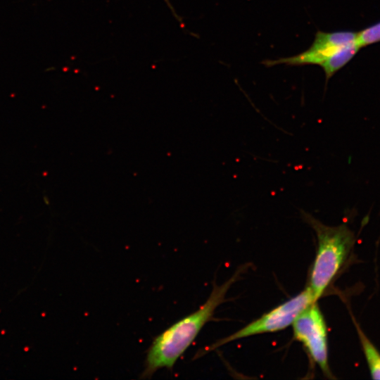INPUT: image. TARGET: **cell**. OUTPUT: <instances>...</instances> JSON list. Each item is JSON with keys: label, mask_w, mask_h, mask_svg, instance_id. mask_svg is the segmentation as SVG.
<instances>
[{"label": "cell", "mask_w": 380, "mask_h": 380, "mask_svg": "<svg viewBox=\"0 0 380 380\" xmlns=\"http://www.w3.org/2000/svg\"><path fill=\"white\" fill-rule=\"evenodd\" d=\"M244 267L221 285H213L207 300L195 312L172 324L153 340L147 350L141 379L151 378L161 368L172 369L177 360L191 346L217 308L224 302L231 286L239 278Z\"/></svg>", "instance_id": "cell-1"}, {"label": "cell", "mask_w": 380, "mask_h": 380, "mask_svg": "<svg viewBox=\"0 0 380 380\" xmlns=\"http://www.w3.org/2000/svg\"><path fill=\"white\" fill-rule=\"evenodd\" d=\"M300 216L315 231L317 240L307 286L317 302L347 260L355 241V234L346 224L327 226L303 210Z\"/></svg>", "instance_id": "cell-2"}, {"label": "cell", "mask_w": 380, "mask_h": 380, "mask_svg": "<svg viewBox=\"0 0 380 380\" xmlns=\"http://www.w3.org/2000/svg\"><path fill=\"white\" fill-rule=\"evenodd\" d=\"M313 299L310 290L308 286L284 303L280 304L270 311L263 314L259 318L250 322L236 332L221 338L213 344L206 347L201 355L208 353L217 348L234 341L251 336L276 332L292 325L299 314L312 303Z\"/></svg>", "instance_id": "cell-3"}, {"label": "cell", "mask_w": 380, "mask_h": 380, "mask_svg": "<svg viewBox=\"0 0 380 380\" xmlns=\"http://www.w3.org/2000/svg\"><path fill=\"white\" fill-rule=\"evenodd\" d=\"M292 326L294 338L303 344L311 362L318 365L327 378L333 379L329 365L327 327L317 302L304 309Z\"/></svg>", "instance_id": "cell-4"}, {"label": "cell", "mask_w": 380, "mask_h": 380, "mask_svg": "<svg viewBox=\"0 0 380 380\" xmlns=\"http://www.w3.org/2000/svg\"><path fill=\"white\" fill-rule=\"evenodd\" d=\"M357 32L338 31L316 33L312 45L296 56L276 60H266L263 64L272 66L279 64L289 65H319L329 58L341 49L356 42Z\"/></svg>", "instance_id": "cell-5"}, {"label": "cell", "mask_w": 380, "mask_h": 380, "mask_svg": "<svg viewBox=\"0 0 380 380\" xmlns=\"http://www.w3.org/2000/svg\"><path fill=\"white\" fill-rule=\"evenodd\" d=\"M361 49L357 42L352 43L334 53L320 66L322 68L326 80L328 81L338 70L346 65Z\"/></svg>", "instance_id": "cell-6"}, {"label": "cell", "mask_w": 380, "mask_h": 380, "mask_svg": "<svg viewBox=\"0 0 380 380\" xmlns=\"http://www.w3.org/2000/svg\"><path fill=\"white\" fill-rule=\"evenodd\" d=\"M364 355L374 379H380V352L365 334L356 322H354Z\"/></svg>", "instance_id": "cell-7"}, {"label": "cell", "mask_w": 380, "mask_h": 380, "mask_svg": "<svg viewBox=\"0 0 380 380\" xmlns=\"http://www.w3.org/2000/svg\"><path fill=\"white\" fill-rule=\"evenodd\" d=\"M357 43L362 48L380 42V22L357 32Z\"/></svg>", "instance_id": "cell-8"}, {"label": "cell", "mask_w": 380, "mask_h": 380, "mask_svg": "<svg viewBox=\"0 0 380 380\" xmlns=\"http://www.w3.org/2000/svg\"><path fill=\"white\" fill-rule=\"evenodd\" d=\"M164 1L166 3V4L167 5V6L170 8V9L171 10V11L173 13V15H175V17L177 19V20L181 21L179 17L177 15L175 9L173 8L172 6L171 5V4L170 2V1L169 0H164Z\"/></svg>", "instance_id": "cell-9"}]
</instances>
